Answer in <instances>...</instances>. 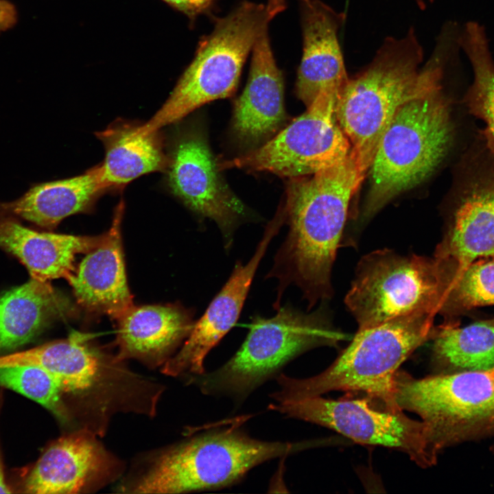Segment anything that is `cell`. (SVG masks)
Listing matches in <instances>:
<instances>
[{"mask_svg": "<svg viewBox=\"0 0 494 494\" xmlns=\"http://www.w3.org/2000/svg\"><path fill=\"white\" fill-rule=\"evenodd\" d=\"M16 21L15 7L6 0H0V32L11 28Z\"/></svg>", "mask_w": 494, "mask_h": 494, "instance_id": "f1b7e54d", "label": "cell"}, {"mask_svg": "<svg viewBox=\"0 0 494 494\" xmlns=\"http://www.w3.org/2000/svg\"><path fill=\"white\" fill-rule=\"evenodd\" d=\"M269 22L266 5L248 1L215 18L212 32L199 41L169 97L143 128L158 131L207 103L231 96L246 58Z\"/></svg>", "mask_w": 494, "mask_h": 494, "instance_id": "8992f818", "label": "cell"}, {"mask_svg": "<svg viewBox=\"0 0 494 494\" xmlns=\"http://www.w3.org/2000/svg\"><path fill=\"white\" fill-rule=\"evenodd\" d=\"M432 362L439 373L494 367V318L460 327L454 320L434 327Z\"/></svg>", "mask_w": 494, "mask_h": 494, "instance_id": "cb8c5ba5", "label": "cell"}, {"mask_svg": "<svg viewBox=\"0 0 494 494\" xmlns=\"http://www.w3.org/2000/svg\"><path fill=\"white\" fill-rule=\"evenodd\" d=\"M174 9L186 15L194 23L201 14H210L217 0H162Z\"/></svg>", "mask_w": 494, "mask_h": 494, "instance_id": "83f0119b", "label": "cell"}, {"mask_svg": "<svg viewBox=\"0 0 494 494\" xmlns=\"http://www.w3.org/2000/svg\"><path fill=\"white\" fill-rule=\"evenodd\" d=\"M395 397L401 410L429 425L439 451L494 433V367L421 379L399 370Z\"/></svg>", "mask_w": 494, "mask_h": 494, "instance_id": "9c48e42d", "label": "cell"}, {"mask_svg": "<svg viewBox=\"0 0 494 494\" xmlns=\"http://www.w3.org/2000/svg\"><path fill=\"white\" fill-rule=\"evenodd\" d=\"M266 12L269 21L283 12L286 8V0H268Z\"/></svg>", "mask_w": 494, "mask_h": 494, "instance_id": "f546056e", "label": "cell"}, {"mask_svg": "<svg viewBox=\"0 0 494 494\" xmlns=\"http://www.w3.org/2000/svg\"><path fill=\"white\" fill-rule=\"evenodd\" d=\"M117 320L116 360L136 358L153 365L165 364L195 323L192 314L176 305H133Z\"/></svg>", "mask_w": 494, "mask_h": 494, "instance_id": "d6986e66", "label": "cell"}, {"mask_svg": "<svg viewBox=\"0 0 494 494\" xmlns=\"http://www.w3.org/2000/svg\"><path fill=\"white\" fill-rule=\"evenodd\" d=\"M303 54L295 90L307 107L324 92L339 93L349 80L338 40V30L344 21L320 0H300Z\"/></svg>", "mask_w": 494, "mask_h": 494, "instance_id": "2e32d148", "label": "cell"}, {"mask_svg": "<svg viewBox=\"0 0 494 494\" xmlns=\"http://www.w3.org/2000/svg\"><path fill=\"white\" fill-rule=\"evenodd\" d=\"M68 309L50 285L34 279L0 296V351L15 349L37 336Z\"/></svg>", "mask_w": 494, "mask_h": 494, "instance_id": "603a6c76", "label": "cell"}, {"mask_svg": "<svg viewBox=\"0 0 494 494\" xmlns=\"http://www.w3.org/2000/svg\"><path fill=\"white\" fill-rule=\"evenodd\" d=\"M0 386L39 403L64 424L71 423L58 388L44 368L28 365L0 366Z\"/></svg>", "mask_w": 494, "mask_h": 494, "instance_id": "4316f807", "label": "cell"}, {"mask_svg": "<svg viewBox=\"0 0 494 494\" xmlns=\"http://www.w3.org/2000/svg\"><path fill=\"white\" fill-rule=\"evenodd\" d=\"M309 445L254 438L236 423L211 429L164 451L128 492L182 493L226 487L257 465Z\"/></svg>", "mask_w": 494, "mask_h": 494, "instance_id": "5b68a950", "label": "cell"}, {"mask_svg": "<svg viewBox=\"0 0 494 494\" xmlns=\"http://www.w3.org/2000/svg\"><path fill=\"white\" fill-rule=\"evenodd\" d=\"M338 93L324 92L277 135L219 169L264 171L289 178L312 175L344 161L351 150L336 115Z\"/></svg>", "mask_w": 494, "mask_h": 494, "instance_id": "8fae6325", "label": "cell"}, {"mask_svg": "<svg viewBox=\"0 0 494 494\" xmlns=\"http://www.w3.org/2000/svg\"><path fill=\"white\" fill-rule=\"evenodd\" d=\"M246 86L235 103L233 128L243 141L255 144L272 135L285 119L282 72L263 30L252 48Z\"/></svg>", "mask_w": 494, "mask_h": 494, "instance_id": "ac0fdd59", "label": "cell"}, {"mask_svg": "<svg viewBox=\"0 0 494 494\" xmlns=\"http://www.w3.org/2000/svg\"><path fill=\"white\" fill-rule=\"evenodd\" d=\"M121 211L119 208L110 228L87 252L69 282L82 307L116 320L133 306L122 249Z\"/></svg>", "mask_w": 494, "mask_h": 494, "instance_id": "e0dca14e", "label": "cell"}, {"mask_svg": "<svg viewBox=\"0 0 494 494\" xmlns=\"http://www.w3.org/2000/svg\"><path fill=\"white\" fill-rule=\"evenodd\" d=\"M439 263L446 285L440 314L454 318L473 308L494 305V257L459 268Z\"/></svg>", "mask_w": 494, "mask_h": 494, "instance_id": "484cf974", "label": "cell"}, {"mask_svg": "<svg viewBox=\"0 0 494 494\" xmlns=\"http://www.w3.org/2000/svg\"><path fill=\"white\" fill-rule=\"evenodd\" d=\"M446 38L423 67V48L412 28L403 38H388L373 61L349 79L336 104L338 122L358 165L367 174L378 143L398 110L442 88Z\"/></svg>", "mask_w": 494, "mask_h": 494, "instance_id": "7a4b0ae2", "label": "cell"}, {"mask_svg": "<svg viewBox=\"0 0 494 494\" xmlns=\"http://www.w3.org/2000/svg\"><path fill=\"white\" fill-rule=\"evenodd\" d=\"M366 175L351 150L336 165L290 178L283 209L289 232L267 275L279 281L274 308L291 284L301 288L309 309L331 296V270L350 202Z\"/></svg>", "mask_w": 494, "mask_h": 494, "instance_id": "6da1fadb", "label": "cell"}, {"mask_svg": "<svg viewBox=\"0 0 494 494\" xmlns=\"http://www.w3.org/2000/svg\"><path fill=\"white\" fill-rule=\"evenodd\" d=\"M442 89L403 104L384 132L368 169L366 217L427 179L450 152L455 126Z\"/></svg>", "mask_w": 494, "mask_h": 494, "instance_id": "277c9868", "label": "cell"}, {"mask_svg": "<svg viewBox=\"0 0 494 494\" xmlns=\"http://www.w3.org/2000/svg\"><path fill=\"white\" fill-rule=\"evenodd\" d=\"M276 309L272 318H253L246 340L224 365L191 377L202 393L246 397L296 357L341 338L318 310L304 314L290 305Z\"/></svg>", "mask_w": 494, "mask_h": 494, "instance_id": "52a82bcc", "label": "cell"}, {"mask_svg": "<svg viewBox=\"0 0 494 494\" xmlns=\"http://www.w3.org/2000/svg\"><path fill=\"white\" fill-rule=\"evenodd\" d=\"M102 237L38 232L10 219L0 220V246L21 261L32 279L43 282L60 278L69 282L75 257L93 249Z\"/></svg>", "mask_w": 494, "mask_h": 494, "instance_id": "ffe728a7", "label": "cell"}, {"mask_svg": "<svg viewBox=\"0 0 494 494\" xmlns=\"http://www.w3.org/2000/svg\"><path fill=\"white\" fill-rule=\"evenodd\" d=\"M204 139L196 134L181 139L172 154L168 183L172 192L192 211L218 225L226 248L246 215L244 204L230 190Z\"/></svg>", "mask_w": 494, "mask_h": 494, "instance_id": "4fadbf2b", "label": "cell"}, {"mask_svg": "<svg viewBox=\"0 0 494 494\" xmlns=\"http://www.w3.org/2000/svg\"><path fill=\"white\" fill-rule=\"evenodd\" d=\"M105 189L97 165L75 177L38 184L20 198L1 207L38 226L54 228L64 218L91 209Z\"/></svg>", "mask_w": 494, "mask_h": 494, "instance_id": "44dd1931", "label": "cell"}, {"mask_svg": "<svg viewBox=\"0 0 494 494\" xmlns=\"http://www.w3.org/2000/svg\"><path fill=\"white\" fill-rule=\"evenodd\" d=\"M436 314L416 312L366 328H358L349 346L322 373L308 378L277 377L278 402L320 396L333 390L362 392L391 410H403L395 397L397 373L403 362L430 340Z\"/></svg>", "mask_w": 494, "mask_h": 494, "instance_id": "3957f363", "label": "cell"}, {"mask_svg": "<svg viewBox=\"0 0 494 494\" xmlns=\"http://www.w3.org/2000/svg\"><path fill=\"white\" fill-rule=\"evenodd\" d=\"M434 257L459 268L494 257V153L483 138L467 150Z\"/></svg>", "mask_w": 494, "mask_h": 494, "instance_id": "7c38bea8", "label": "cell"}, {"mask_svg": "<svg viewBox=\"0 0 494 494\" xmlns=\"http://www.w3.org/2000/svg\"><path fill=\"white\" fill-rule=\"evenodd\" d=\"M445 290L434 257L381 249L359 261L345 304L361 329L416 312L439 314Z\"/></svg>", "mask_w": 494, "mask_h": 494, "instance_id": "ba28073f", "label": "cell"}, {"mask_svg": "<svg viewBox=\"0 0 494 494\" xmlns=\"http://www.w3.org/2000/svg\"><path fill=\"white\" fill-rule=\"evenodd\" d=\"M1 399L0 396V408H1ZM12 492L10 487L6 482L5 475L4 471V466L3 462V458L0 445V493H10Z\"/></svg>", "mask_w": 494, "mask_h": 494, "instance_id": "4dcf8cb0", "label": "cell"}, {"mask_svg": "<svg viewBox=\"0 0 494 494\" xmlns=\"http://www.w3.org/2000/svg\"><path fill=\"white\" fill-rule=\"evenodd\" d=\"M96 136L105 148L99 167L106 189L124 186L168 165L158 131L145 132L141 125L118 121Z\"/></svg>", "mask_w": 494, "mask_h": 494, "instance_id": "7402d4cb", "label": "cell"}, {"mask_svg": "<svg viewBox=\"0 0 494 494\" xmlns=\"http://www.w3.org/2000/svg\"><path fill=\"white\" fill-rule=\"evenodd\" d=\"M368 397L326 399L320 396L270 404L269 408L333 430L353 441L393 448L421 467L434 465L439 451L429 425L403 410L377 406Z\"/></svg>", "mask_w": 494, "mask_h": 494, "instance_id": "30bf717a", "label": "cell"}, {"mask_svg": "<svg viewBox=\"0 0 494 494\" xmlns=\"http://www.w3.org/2000/svg\"><path fill=\"white\" fill-rule=\"evenodd\" d=\"M115 461L88 429L55 440L27 475L24 492L80 493L113 477Z\"/></svg>", "mask_w": 494, "mask_h": 494, "instance_id": "9a60e30c", "label": "cell"}, {"mask_svg": "<svg viewBox=\"0 0 494 494\" xmlns=\"http://www.w3.org/2000/svg\"><path fill=\"white\" fill-rule=\"evenodd\" d=\"M283 221L279 214L267 226L250 261L235 264L228 280L194 323L180 351L165 363L164 373L178 376L205 373L204 358L238 320L257 268Z\"/></svg>", "mask_w": 494, "mask_h": 494, "instance_id": "5bb4252c", "label": "cell"}, {"mask_svg": "<svg viewBox=\"0 0 494 494\" xmlns=\"http://www.w3.org/2000/svg\"><path fill=\"white\" fill-rule=\"evenodd\" d=\"M460 43L471 63L474 76L464 97L467 108L484 121L482 137L494 153V61L484 29L476 22L467 23Z\"/></svg>", "mask_w": 494, "mask_h": 494, "instance_id": "d4e9b609", "label": "cell"}]
</instances>
